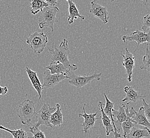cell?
Segmentation results:
<instances>
[{
    "label": "cell",
    "mask_w": 150,
    "mask_h": 138,
    "mask_svg": "<svg viewBox=\"0 0 150 138\" xmlns=\"http://www.w3.org/2000/svg\"><path fill=\"white\" fill-rule=\"evenodd\" d=\"M49 52L51 55L50 63L59 62L64 64V66L69 68L72 70V71H76L77 69V66L75 64L70 63L69 60V49L68 47V41L66 39H64L59 46L57 45L54 48H49Z\"/></svg>",
    "instance_id": "cell-1"
},
{
    "label": "cell",
    "mask_w": 150,
    "mask_h": 138,
    "mask_svg": "<svg viewBox=\"0 0 150 138\" xmlns=\"http://www.w3.org/2000/svg\"><path fill=\"white\" fill-rule=\"evenodd\" d=\"M59 11L57 6H49L44 8L39 20V27L41 29L49 28L52 32H54V24L58 22L57 14Z\"/></svg>",
    "instance_id": "cell-2"
},
{
    "label": "cell",
    "mask_w": 150,
    "mask_h": 138,
    "mask_svg": "<svg viewBox=\"0 0 150 138\" xmlns=\"http://www.w3.org/2000/svg\"><path fill=\"white\" fill-rule=\"evenodd\" d=\"M36 110L35 104L29 99L23 101L20 104L17 110V114L23 125L31 122L32 118L36 115Z\"/></svg>",
    "instance_id": "cell-3"
},
{
    "label": "cell",
    "mask_w": 150,
    "mask_h": 138,
    "mask_svg": "<svg viewBox=\"0 0 150 138\" xmlns=\"http://www.w3.org/2000/svg\"><path fill=\"white\" fill-rule=\"evenodd\" d=\"M47 43V37L43 32H35L30 34L26 40V43L29 45L30 48L38 54H40L43 52Z\"/></svg>",
    "instance_id": "cell-4"
},
{
    "label": "cell",
    "mask_w": 150,
    "mask_h": 138,
    "mask_svg": "<svg viewBox=\"0 0 150 138\" xmlns=\"http://www.w3.org/2000/svg\"><path fill=\"white\" fill-rule=\"evenodd\" d=\"M56 110V107L50 106L49 104H44L43 106L38 113L36 114L37 122L33 125L35 127H40V125H45L47 127H52L53 126L50 122L51 116Z\"/></svg>",
    "instance_id": "cell-5"
},
{
    "label": "cell",
    "mask_w": 150,
    "mask_h": 138,
    "mask_svg": "<svg viewBox=\"0 0 150 138\" xmlns=\"http://www.w3.org/2000/svg\"><path fill=\"white\" fill-rule=\"evenodd\" d=\"M102 73L99 74L95 73L92 75H87L85 76H81L74 74L73 72H70L67 75V78L69 79V84L72 86L76 87L77 88H81L90 84L91 81L94 80H100L101 79Z\"/></svg>",
    "instance_id": "cell-6"
},
{
    "label": "cell",
    "mask_w": 150,
    "mask_h": 138,
    "mask_svg": "<svg viewBox=\"0 0 150 138\" xmlns=\"http://www.w3.org/2000/svg\"><path fill=\"white\" fill-rule=\"evenodd\" d=\"M68 79L67 76L62 74H51L49 70L46 69L43 73V89H47L55 86L62 81Z\"/></svg>",
    "instance_id": "cell-7"
},
{
    "label": "cell",
    "mask_w": 150,
    "mask_h": 138,
    "mask_svg": "<svg viewBox=\"0 0 150 138\" xmlns=\"http://www.w3.org/2000/svg\"><path fill=\"white\" fill-rule=\"evenodd\" d=\"M90 13L98 18L104 24L108 23L110 18L107 8L101 6L96 2V0H93L91 2Z\"/></svg>",
    "instance_id": "cell-8"
},
{
    "label": "cell",
    "mask_w": 150,
    "mask_h": 138,
    "mask_svg": "<svg viewBox=\"0 0 150 138\" xmlns=\"http://www.w3.org/2000/svg\"><path fill=\"white\" fill-rule=\"evenodd\" d=\"M150 32H145L141 30H136L133 32L130 36H123L122 37V40L124 43H126V42H135L137 47L136 48L135 52L140 44L143 43H150Z\"/></svg>",
    "instance_id": "cell-9"
},
{
    "label": "cell",
    "mask_w": 150,
    "mask_h": 138,
    "mask_svg": "<svg viewBox=\"0 0 150 138\" xmlns=\"http://www.w3.org/2000/svg\"><path fill=\"white\" fill-rule=\"evenodd\" d=\"M123 58L122 65L125 69L127 75V81L130 82L132 80L133 69L135 68V57L133 53L130 52L127 48L125 49L124 54H121Z\"/></svg>",
    "instance_id": "cell-10"
},
{
    "label": "cell",
    "mask_w": 150,
    "mask_h": 138,
    "mask_svg": "<svg viewBox=\"0 0 150 138\" xmlns=\"http://www.w3.org/2000/svg\"><path fill=\"white\" fill-rule=\"evenodd\" d=\"M130 111L132 113L131 119L136 125H141L150 130V122L147 120L146 117L145 115L144 109L143 107H140L138 112H136L134 108V107H132L130 109Z\"/></svg>",
    "instance_id": "cell-11"
},
{
    "label": "cell",
    "mask_w": 150,
    "mask_h": 138,
    "mask_svg": "<svg viewBox=\"0 0 150 138\" xmlns=\"http://www.w3.org/2000/svg\"><path fill=\"white\" fill-rule=\"evenodd\" d=\"M86 105V104H84L83 107V110L84 112V114H79V116L82 117L84 119V122L82 124V127H83V130L82 131L84 132L85 133H86L87 131L90 130L95 129L96 127H95V121L97 120L101 119V118H96V116L97 115V112L93 114H88L85 112V107Z\"/></svg>",
    "instance_id": "cell-12"
},
{
    "label": "cell",
    "mask_w": 150,
    "mask_h": 138,
    "mask_svg": "<svg viewBox=\"0 0 150 138\" xmlns=\"http://www.w3.org/2000/svg\"><path fill=\"white\" fill-rule=\"evenodd\" d=\"M104 97L105 99L106 103H105V106L103 107V110L104 113L110 118V120L112 121V123L113 127L114 129V132H113V135L115 136V138H120L121 137V134L119 133L120 129H117L116 127L115 124V121L113 118V115L112 111L114 107L115 104L112 102L111 101L109 100V99L108 98L107 95L105 94H104Z\"/></svg>",
    "instance_id": "cell-13"
},
{
    "label": "cell",
    "mask_w": 150,
    "mask_h": 138,
    "mask_svg": "<svg viewBox=\"0 0 150 138\" xmlns=\"http://www.w3.org/2000/svg\"><path fill=\"white\" fill-rule=\"evenodd\" d=\"M124 92L126 93V96L121 101L129 104L131 102L136 103L139 100H142L145 98V96L142 95L140 92L135 90L133 87L126 86L125 87Z\"/></svg>",
    "instance_id": "cell-14"
},
{
    "label": "cell",
    "mask_w": 150,
    "mask_h": 138,
    "mask_svg": "<svg viewBox=\"0 0 150 138\" xmlns=\"http://www.w3.org/2000/svg\"><path fill=\"white\" fill-rule=\"evenodd\" d=\"M26 72L33 86L38 94L40 100L42 97V92L43 88L42 87V84L40 83V79L38 77V72L33 71L28 66L26 68Z\"/></svg>",
    "instance_id": "cell-15"
},
{
    "label": "cell",
    "mask_w": 150,
    "mask_h": 138,
    "mask_svg": "<svg viewBox=\"0 0 150 138\" xmlns=\"http://www.w3.org/2000/svg\"><path fill=\"white\" fill-rule=\"evenodd\" d=\"M68 3V10H69V15L68 17L67 22L69 25H71L74 23V19H77L78 18L81 19V21H83L85 18L84 15H81L79 10L77 8L75 3L72 0H67Z\"/></svg>",
    "instance_id": "cell-16"
},
{
    "label": "cell",
    "mask_w": 150,
    "mask_h": 138,
    "mask_svg": "<svg viewBox=\"0 0 150 138\" xmlns=\"http://www.w3.org/2000/svg\"><path fill=\"white\" fill-rule=\"evenodd\" d=\"M45 68L49 70L51 74H62L67 75L70 72H72L70 68H67L59 62L50 63Z\"/></svg>",
    "instance_id": "cell-17"
},
{
    "label": "cell",
    "mask_w": 150,
    "mask_h": 138,
    "mask_svg": "<svg viewBox=\"0 0 150 138\" xmlns=\"http://www.w3.org/2000/svg\"><path fill=\"white\" fill-rule=\"evenodd\" d=\"M103 103L102 102H101V101L98 102V109L100 110V112L102 114L101 119H102V120L103 127H105V130H106V135L107 136H109L110 135V133L114 132V129H113V125L111 124V120L103 112Z\"/></svg>",
    "instance_id": "cell-18"
},
{
    "label": "cell",
    "mask_w": 150,
    "mask_h": 138,
    "mask_svg": "<svg viewBox=\"0 0 150 138\" xmlns=\"http://www.w3.org/2000/svg\"><path fill=\"white\" fill-rule=\"evenodd\" d=\"M150 135V130L145 127L140 128L136 126L133 127L125 138H144L149 137Z\"/></svg>",
    "instance_id": "cell-19"
},
{
    "label": "cell",
    "mask_w": 150,
    "mask_h": 138,
    "mask_svg": "<svg viewBox=\"0 0 150 138\" xmlns=\"http://www.w3.org/2000/svg\"><path fill=\"white\" fill-rule=\"evenodd\" d=\"M55 107L56 110L51 116L50 122L53 127H60L63 123V114L59 104H57Z\"/></svg>",
    "instance_id": "cell-20"
},
{
    "label": "cell",
    "mask_w": 150,
    "mask_h": 138,
    "mask_svg": "<svg viewBox=\"0 0 150 138\" xmlns=\"http://www.w3.org/2000/svg\"><path fill=\"white\" fill-rule=\"evenodd\" d=\"M49 6L44 0H31L30 2V12L33 15H36Z\"/></svg>",
    "instance_id": "cell-21"
},
{
    "label": "cell",
    "mask_w": 150,
    "mask_h": 138,
    "mask_svg": "<svg viewBox=\"0 0 150 138\" xmlns=\"http://www.w3.org/2000/svg\"><path fill=\"white\" fill-rule=\"evenodd\" d=\"M112 113L113 116H115L116 121L120 123H122L123 122L127 120L128 119H131L127 117L125 109L124 104H122V105L121 106L119 107L118 110L113 109Z\"/></svg>",
    "instance_id": "cell-22"
},
{
    "label": "cell",
    "mask_w": 150,
    "mask_h": 138,
    "mask_svg": "<svg viewBox=\"0 0 150 138\" xmlns=\"http://www.w3.org/2000/svg\"><path fill=\"white\" fill-rule=\"evenodd\" d=\"M0 129L10 133L12 135L13 138H28L27 133L23 129L10 130L3 127L2 125H0Z\"/></svg>",
    "instance_id": "cell-23"
},
{
    "label": "cell",
    "mask_w": 150,
    "mask_h": 138,
    "mask_svg": "<svg viewBox=\"0 0 150 138\" xmlns=\"http://www.w3.org/2000/svg\"><path fill=\"white\" fill-rule=\"evenodd\" d=\"M149 44L147 43L146 49V53L145 55L143 56V61H142V64L140 65V69L141 70H146L147 71H150V51L149 49Z\"/></svg>",
    "instance_id": "cell-24"
},
{
    "label": "cell",
    "mask_w": 150,
    "mask_h": 138,
    "mask_svg": "<svg viewBox=\"0 0 150 138\" xmlns=\"http://www.w3.org/2000/svg\"><path fill=\"white\" fill-rule=\"evenodd\" d=\"M135 125H136L133 122L132 119H128L123 122L121 123V127L123 131L122 137L124 138H126V135L130 132V130Z\"/></svg>",
    "instance_id": "cell-25"
},
{
    "label": "cell",
    "mask_w": 150,
    "mask_h": 138,
    "mask_svg": "<svg viewBox=\"0 0 150 138\" xmlns=\"http://www.w3.org/2000/svg\"><path fill=\"white\" fill-rule=\"evenodd\" d=\"M29 131L33 134L32 138H46L44 133L39 127H35L34 126L30 127Z\"/></svg>",
    "instance_id": "cell-26"
},
{
    "label": "cell",
    "mask_w": 150,
    "mask_h": 138,
    "mask_svg": "<svg viewBox=\"0 0 150 138\" xmlns=\"http://www.w3.org/2000/svg\"><path fill=\"white\" fill-rule=\"evenodd\" d=\"M144 22L142 26L141 31L146 32L147 29H149L150 27V15L147 14L145 16L144 18Z\"/></svg>",
    "instance_id": "cell-27"
},
{
    "label": "cell",
    "mask_w": 150,
    "mask_h": 138,
    "mask_svg": "<svg viewBox=\"0 0 150 138\" xmlns=\"http://www.w3.org/2000/svg\"><path fill=\"white\" fill-rule=\"evenodd\" d=\"M143 101V109H144V114L145 116L146 117L147 120L150 121V105L145 101L144 99H142Z\"/></svg>",
    "instance_id": "cell-28"
},
{
    "label": "cell",
    "mask_w": 150,
    "mask_h": 138,
    "mask_svg": "<svg viewBox=\"0 0 150 138\" xmlns=\"http://www.w3.org/2000/svg\"><path fill=\"white\" fill-rule=\"evenodd\" d=\"M49 6H54L57 5L58 0H44Z\"/></svg>",
    "instance_id": "cell-29"
},
{
    "label": "cell",
    "mask_w": 150,
    "mask_h": 138,
    "mask_svg": "<svg viewBox=\"0 0 150 138\" xmlns=\"http://www.w3.org/2000/svg\"><path fill=\"white\" fill-rule=\"evenodd\" d=\"M8 92V89L7 87H2L0 86V95H6Z\"/></svg>",
    "instance_id": "cell-30"
},
{
    "label": "cell",
    "mask_w": 150,
    "mask_h": 138,
    "mask_svg": "<svg viewBox=\"0 0 150 138\" xmlns=\"http://www.w3.org/2000/svg\"><path fill=\"white\" fill-rule=\"evenodd\" d=\"M140 1H141L142 2H143V3L144 5H146V4H147L148 1H149V0H140Z\"/></svg>",
    "instance_id": "cell-31"
},
{
    "label": "cell",
    "mask_w": 150,
    "mask_h": 138,
    "mask_svg": "<svg viewBox=\"0 0 150 138\" xmlns=\"http://www.w3.org/2000/svg\"><path fill=\"white\" fill-rule=\"evenodd\" d=\"M111 2H113L114 1V0H111Z\"/></svg>",
    "instance_id": "cell-32"
}]
</instances>
